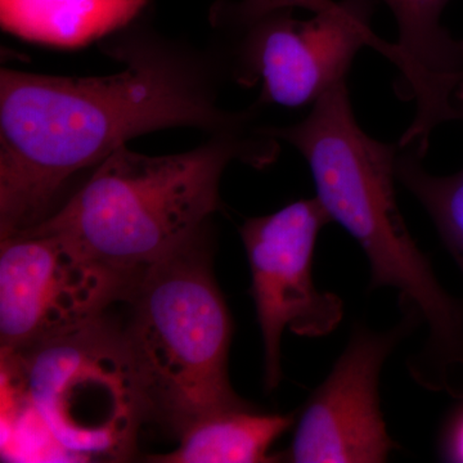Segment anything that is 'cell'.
I'll return each mask as SVG.
<instances>
[{
  "mask_svg": "<svg viewBox=\"0 0 463 463\" xmlns=\"http://www.w3.org/2000/svg\"><path fill=\"white\" fill-rule=\"evenodd\" d=\"M390 330L355 326L327 379L303 408L286 461L295 463H380L395 443L380 408V374L386 359L407 335L421 325L402 310Z\"/></svg>",
  "mask_w": 463,
  "mask_h": 463,
  "instance_id": "9",
  "label": "cell"
},
{
  "mask_svg": "<svg viewBox=\"0 0 463 463\" xmlns=\"http://www.w3.org/2000/svg\"><path fill=\"white\" fill-rule=\"evenodd\" d=\"M295 419L260 413L254 407L225 411L194 423L179 437V446L149 461L165 463H257L273 461L269 449Z\"/></svg>",
  "mask_w": 463,
  "mask_h": 463,
  "instance_id": "12",
  "label": "cell"
},
{
  "mask_svg": "<svg viewBox=\"0 0 463 463\" xmlns=\"http://www.w3.org/2000/svg\"><path fill=\"white\" fill-rule=\"evenodd\" d=\"M3 361L62 449L109 461L132 457L147 412L124 331L105 317Z\"/></svg>",
  "mask_w": 463,
  "mask_h": 463,
  "instance_id": "5",
  "label": "cell"
},
{
  "mask_svg": "<svg viewBox=\"0 0 463 463\" xmlns=\"http://www.w3.org/2000/svg\"><path fill=\"white\" fill-rule=\"evenodd\" d=\"M259 130L300 152L331 222L364 250L371 288L398 291L402 310L426 326L423 345L407 361L411 377L423 389L463 399V303L439 281L399 209L398 143L362 129L346 80L323 94L298 123Z\"/></svg>",
  "mask_w": 463,
  "mask_h": 463,
  "instance_id": "2",
  "label": "cell"
},
{
  "mask_svg": "<svg viewBox=\"0 0 463 463\" xmlns=\"http://www.w3.org/2000/svg\"><path fill=\"white\" fill-rule=\"evenodd\" d=\"M328 223L330 216L313 197L241 225L263 339L268 392L279 388L282 380L281 340L286 328L316 339L327 336L343 321V300L317 288L313 279L317 241Z\"/></svg>",
  "mask_w": 463,
  "mask_h": 463,
  "instance_id": "8",
  "label": "cell"
},
{
  "mask_svg": "<svg viewBox=\"0 0 463 463\" xmlns=\"http://www.w3.org/2000/svg\"><path fill=\"white\" fill-rule=\"evenodd\" d=\"M336 0H240V2L216 3L210 12L213 26L219 30L232 29L251 23L269 12L279 9H307L318 12L331 11L337 7Z\"/></svg>",
  "mask_w": 463,
  "mask_h": 463,
  "instance_id": "14",
  "label": "cell"
},
{
  "mask_svg": "<svg viewBox=\"0 0 463 463\" xmlns=\"http://www.w3.org/2000/svg\"><path fill=\"white\" fill-rule=\"evenodd\" d=\"M210 233L139 277L124 331L147 420L181 437L194 423L251 407L228 377L233 323L213 273Z\"/></svg>",
  "mask_w": 463,
  "mask_h": 463,
  "instance_id": "4",
  "label": "cell"
},
{
  "mask_svg": "<svg viewBox=\"0 0 463 463\" xmlns=\"http://www.w3.org/2000/svg\"><path fill=\"white\" fill-rule=\"evenodd\" d=\"M441 450L448 461L463 462V405L448 420Z\"/></svg>",
  "mask_w": 463,
  "mask_h": 463,
  "instance_id": "15",
  "label": "cell"
},
{
  "mask_svg": "<svg viewBox=\"0 0 463 463\" xmlns=\"http://www.w3.org/2000/svg\"><path fill=\"white\" fill-rule=\"evenodd\" d=\"M383 2L398 25L397 42L390 43L385 56L398 71L395 93L416 105L412 123L398 146L413 148L425 158L432 132L461 118L453 96L463 72V41H456L441 25V14L450 0Z\"/></svg>",
  "mask_w": 463,
  "mask_h": 463,
  "instance_id": "10",
  "label": "cell"
},
{
  "mask_svg": "<svg viewBox=\"0 0 463 463\" xmlns=\"http://www.w3.org/2000/svg\"><path fill=\"white\" fill-rule=\"evenodd\" d=\"M374 0H340L331 11L298 18L279 9L224 30L231 42L222 51L228 76L241 87L260 85L255 105L298 109L315 105L345 81L356 54L373 47L385 56L390 43L371 27Z\"/></svg>",
  "mask_w": 463,
  "mask_h": 463,
  "instance_id": "6",
  "label": "cell"
},
{
  "mask_svg": "<svg viewBox=\"0 0 463 463\" xmlns=\"http://www.w3.org/2000/svg\"><path fill=\"white\" fill-rule=\"evenodd\" d=\"M455 96L457 99V102H458V106H457V109H458L459 116H461V118H463V72L461 76V80H459L458 85H457Z\"/></svg>",
  "mask_w": 463,
  "mask_h": 463,
  "instance_id": "16",
  "label": "cell"
},
{
  "mask_svg": "<svg viewBox=\"0 0 463 463\" xmlns=\"http://www.w3.org/2000/svg\"><path fill=\"white\" fill-rule=\"evenodd\" d=\"M149 0H0L3 30L23 41L76 50L141 17Z\"/></svg>",
  "mask_w": 463,
  "mask_h": 463,
  "instance_id": "11",
  "label": "cell"
},
{
  "mask_svg": "<svg viewBox=\"0 0 463 463\" xmlns=\"http://www.w3.org/2000/svg\"><path fill=\"white\" fill-rule=\"evenodd\" d=\"M401 148V147H399ZM412 148L399 149L398 182L421 203L463 274V167L452 175H434Z\"/></svg>",
  "mask_w": 463,
  "mask_h": 463,
  "instance_id": "13",
  "label": "cell"
},
{
  "mask_svg": "<svg viewBox=\"0 0 463 463\" xmlns=\"http://www.w3.org/2000/svg\"><path fill=\"white\" fill-rule=\"evenodd\" d=\"M139 277L109 269L47 234L2 240V354L23 352L102 318L115 301L130 298Z\"/></svg>",
  "mask_w": 463,
  "mask_h": 463,
  "instance_id": "7",
  "label": "cell"
},
{
  "mask_svg": "<svg viewBox=\"0 0 463 463\" xmlns=\"http://www.w3.org/2000/svg\"><path fill=\"white\" fill-rule=\"evenodd\" d=\"M123 69L108 76L0 71V240L32 230L62 203L76 175L156 130L248 133L261 108L228 111L219 53L203 54L134 21L103 39Z\"/></svg>",
  "mask_w": 463,
  "mask_h": 463,
  "instance_id": "1",
  "label": "cell"
},
{
  "mask_svg": "<svg viewBox=\"0 0 463 463\" xmlns=\"http://www.w3.org/2000/svg\"><path fill=\"white\" fill-rule=\"evenodd\" d=\"M279 142L258 127L210 136L197 148L166 156L123 146L45 221L24 233L56 237L96 263L139 277L210 233L212 216L223 206L221 181L231 163L264 169L279 157Z\"/></svg>",
  "mask_w": 463,
  "mask_h": 463,
  "instance_id": "3",
  "label": "cell"
}]
</instances>
